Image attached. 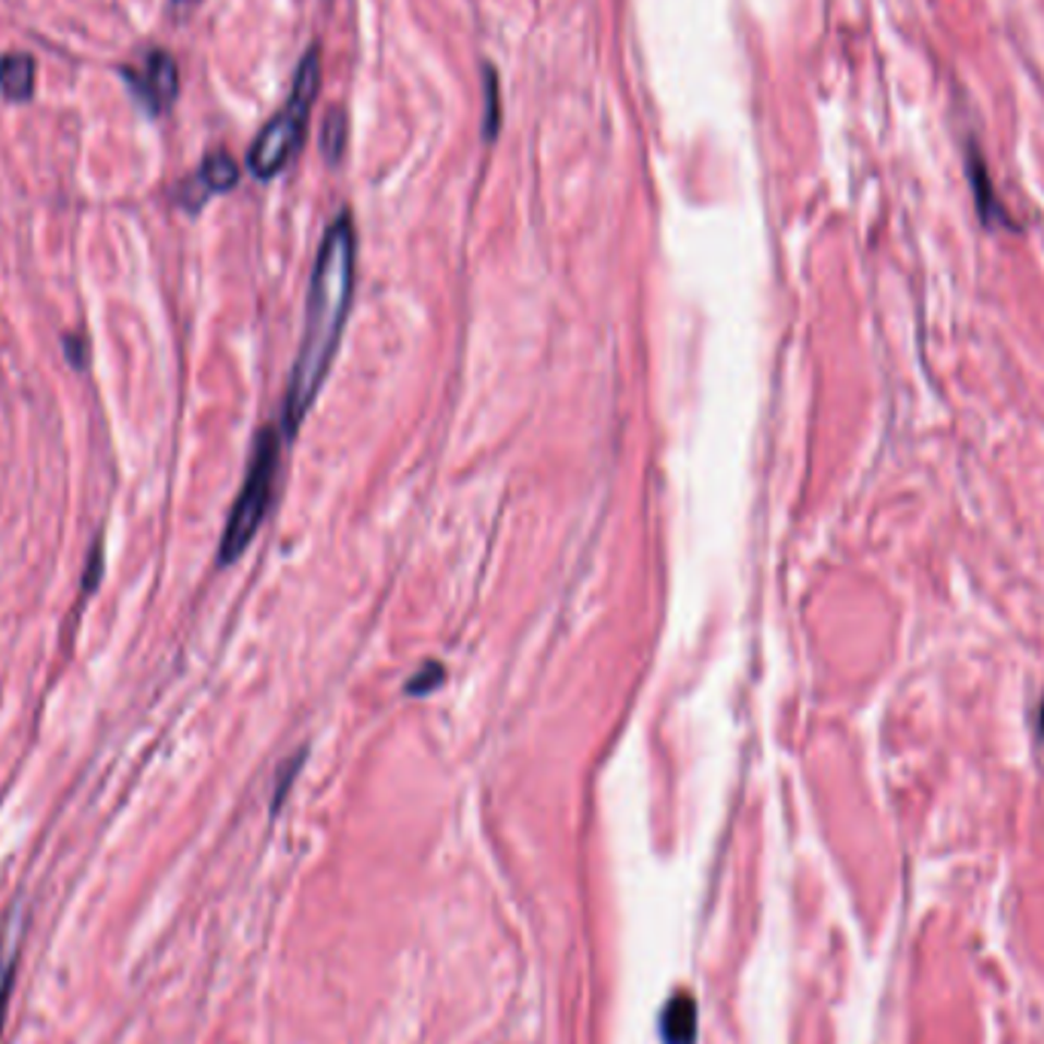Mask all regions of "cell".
Returning <instances> with one entry per match:
<instances>
[{"mask_svg": "<svg viewBox=\"0 0 1044 1044\" xmlns=\"http://www.w3.org/2000/svg\"><path fill=\"white\" fill-rule=\"evenodd\" d=\"M13 983H16V966L3 968V978H0V1035H3V1023H7V1011H10V993H13Z\"/></svg>", "mask_w": 1044, "mask_h": 1044, "instance_id": "obj_12", "label": "cell"}, {"mask_svg": "<svg viewBox=\"0 0 1044 1044\" xmlns=\"http://www.w3.org/2000/svg\"><path fill=\"white\" fill-rule=\"evenodd\" d=\"M1039 733H1042V739H1044V703H1042V708H1039Z\"/></svg>", "mask_w": 1044, "mask_h": 1044, "instance_id": "obj_15", "label": "cell"}, {"mask_svg": "<svg viewBox=\"0 0 1044 1044\" xmlns=\"http://www.w3.org/2000/svg\"><path fill=\"white\" fill-rule=\"evenodd\" d=\"M132 83H135V89L144 98V105L154 113H159V110L169 108L174 95H178V68H174L171 56H166V52H150L144 71L138 77H132Z\"/></svg>", "mask_w": 1044, "mask_h": 1044, "instance_id": "obj_4", "label": "cell"}, {"mask_svg": "<svg viewBox=\"0 0 1044 1044\" xmlns=\"http://www.w3.org/2000/svg\"><path fill=\"white\" fill-rule=\"evenodd\" d=\"M0 93L10 101H28L34 93V62L28 56H3L0 59Z\"/></svg>", "mask_w": 1044, "mask_h": 1044, "instance_id": "obj_7", "label": "cell"}, {"mask_svg": "<svg viewBox=\"0 0 1044 1044\" xmlns=\"http://www.w3.org/2000/svg\"><path fill=\"white\" fill-rule=\"evenodd\" d=\"M663 1039L666 1044H693L696 1039V1001L688 993H676L663 1008Z\"/></svg>", "mask_w": 1044, "mask_h": 1044, "instance_id": "obj_6", "label": "cell"}, {"mask_svg": "<svg viewBox=\"0 0 1044 1044\" xmlns=\"http://www.w3.org/2000/svg\"><path fill=\"white\" fill-rule=\"evenodd\" d=\"M278 474V434L276 428H266L254 444V456L247 464V476L239 489V498L230 510V520L220 538V566H230L245 554L251 538L260 532V522L272 505Z\"/></svg>", "mask_w": 1044, "mask_h": 1044, "instance_id": "obj_3", "label": "cell"}, {"mask_svg": "<svg viewBox=\"0 0 1044 1044\" xmlns=\"http://www.w3.org/2000/svg\"><path fill=\"white\" fill-rule=\"evenodd\" d=\"M354 260H357V239L349 211L330 223L318 247V260L312 269L306 296V318H303V342L293 361L291 383L284 394V430L296 434L300 422L306 418L308 406L321 391L324 376L333 364L342 327L349 318L354 293Z\"/></svg>", "mask_w": 1044, "mask_h": 1044, "instance_id": "obj_1", "label": "cell"}, {"mask_svg": "<svg viewBox=\"0 0 1044 1044\" xmlns=\"http://www.w3.org/2000/svg\"><path fill=\"white\" fill-rule=\"evenodd\" d=\"M966 174H968V184H971V193H974L978 215H981L983 223H986V227L1008 223V211H1005V208H1001V202H998L996 190H993V178H990L986 162H983V156L974 141L968 144V150H966Z\"/></svg>", "mask_w": 1044, "mask_h": 1044, "instance_id": "obj_5", "label": "cell"}, {"mask_svg": "<svg viewBox=\"0 0 1044 1044\" xmlns=\"http://www.w3.org/2000/svg\"><path fill=\"white\" fill-rule=\"evenodd\" d=\"M202 184L208 186L211 193L232 190V186L239 184V166H235V159L227 154L208 156L205 166H202Z\"/></svg>", "mask_w": 1044, "mask_h": 1044, "instance_id": "obj_8", "label": "cell"}, {"mask_svg": "<svg viewBox=\"0 0 1044 1044\" xmlns=\"http://www.w3.org/2000/svg\"><path fill=\"white\" fill-rule=\"evenodd\" d=\"M483 83H486V125H483V132L491 141L501 132V83H498L495 68H486Z\"/></svg>", "mask_w": 1044, "mask_h": 1044, "instance_id": "obj_9", "label": "cell"}, {"mask_svg": "<svg viewBox=\"0 0 1044 1044\" xmlns=\"http://www.w3.org/2000/svg\"><path fill=\"white\" fill-rule=\"evenodd\" d=\"M101 559H105V550H101V541L93 547V556H89V569H86V581H83V590L89 593L93 586H98L101 581Z\"/></svg>", "mask_w": 1044, "mask_h": 1044, "instance_id": "obj_13", "label": "cell"}, {"mask_svg": "<svg viewBox=\"0 0 1044 1044\" xmlns=\"http://www.w3.org/2000/svg\"><path fill=\"white\" fill-rule=\"evenodd\" d=\"M64 349H68V361L74 364V367H86V354H83V342L80 337H68L64 339Z\"/></svg>", "mask_w": 1044, "mask_h": 1044, "instance_id": "obj_14", "label": "cell"}, {"mask_svg": "<svg viewBox=\"0 0 1044 1044\" xmlns=\"http://www.w3.org/2000/svg\"><path fill=\"white\" fill-rule=\"evenodd\" d=\"M440 681H444V669H440V666L434 663V666H428V669H422V672H418V676H415L413 681H410V688H406V691L413 693V696H422V693L434 691V688H437Z\"/></svg>", "mask_w": 1044, "mask_h": 1044, "instance_id": "obj_11", "label": "cell"}, {"mask_svg": "<svg viewBox=\"0 0 1044 1044\" xmlns=\"http://www.w3.org/2000/svg\"><path fill=\"white\" fill-rule=\"evenodd\" d=\"M345 141H349V123H345L342 110H333V113H330V120L324 123V132H321L324 156H327L330 162H339V156H342V150H345Z\"/></svg>", "mask_w": 1044, "mask_h": 1044, "instance_id": "obj_10", "label": "cell"}, {"mask_svg": "<svg viewBox=\"0 0 1044 1044\" xmlns=\"http://www.w3.org/2000/svg\"><path fill=\"white\" fill-rule=\"evenodd\" d=\"M318 83H321V64H318V49L312 47L306 52V59L296 68L293 89L288 95V101H284V108L263 125V132L254 138V147L247 154V169L254 171L257 178H263V181L276 178L278 171H284V166L296 156L300 144H303V135H306L312 108H315Z\"/></svg>", "mask_w": 1044, "mask_h": 1044, "instance_id": "obj_2", "label": "cell"}]
</instances>
